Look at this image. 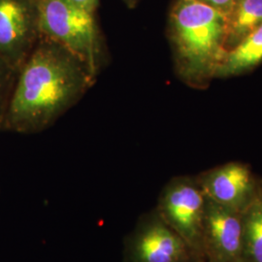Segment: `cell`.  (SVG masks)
<instances>
[{
    "label": "cell",
    "mask_w": 262,
    "mask_h": 262,
    "mask_svg": "<svg viewBox=\"0 0 262 262\" xmlns=\"http://www.w3.org/2000/svg\"><path fill=\"white\" fill-rule=\"evenodd\" d=\"M196 1L202 2L209 6H212L226 16L231 9L234 0H196Z\"/></svg>",
    "instance_id": "cell-13"
},
{
    "label": "cell",
    "mask_w": 262,
    "mask_h": 262,
    "mask_svg": "<svg viewBox=\"0 0 262 262\" xmlns=\"http://www.w3.org/2000/svg\"><path fill=\"white\" fill-rule=\"evenodd\" d=\"M73 4L79 6L80 8L86 10L91 13H96V10L98 8L99 0H69Z\"/></svg>",
    "instance_id": "cell-14"
},
{
    "label": "cell",
    "mask_w": 262,
    "mask_h": 262,
    "mask_svg": "<svg viewBox=\"0 0 262 262\" xmlns=\"http://www.w3.org/2000/svg\"><path fill=\"white\" fill-rule=\"evenodd\" d=\"M194 261L199 260L156 209L141 215L123 240L122 262Z\"/></svg>",
    "instance_id": "cell-5"
},
{
    "label": "cell",
    "mask_w": 262,
    "mask_h": 262,
    "mask_svg": "<svg viewBox=\"0 0 262 262\" xmlns=\"http://www.w3.org/2000/svg\"><path fill=\"white\" fill-rule=\"evenodd\" d=\"M262 25V0H234L226 15L225 50L235 47Z\"/></svg>",
    "instance_id": "cell-10"
},
{
    "label": "cell",
    "mask_w": 262,
    "mask_h": 262,
    "mask_svg": "<svg viewBox=\"0 0 262 262\" xmlns=\"http://www.w3.org/2000/svg\"><path fill=\"white\" fill-rule=\"evenodd\" d=\"M262 63V25L235 47L225 51L216 69L215 78L243 75Z\"/></svg>",
    "instance_id": "cell-9"
},
{
    "label": "cell",
    "mask_w": 262,
    "mask_h": 262,
    "mask_svg": "<svg viewBox=\"0 0 262 262\" xmlns=\"http://www.w3.org/2000/svg\"><path fill=\"white\" fill-rule=\"evenodd\" d=\"M246 262H262V180L242 212Z\"/></svg>",
    "instance_id": "cell-11"
},
{
    "label": "cell",
    "mask_w": 262,
    "mask_h": 262,
    "mask_svg": "<svg viewBox=\"0 0 262 262\" xmlns=\"http://www.w3.org/2000/svg\"><path fill=\"white\" fill-rule=\"evenodd\" d=\"M194 262H202V261H194Z\"/></svg>",
    "instance_id": "cell-16"
},
{
    "label": "cell",
    "mask_w": 262,
    "mask_h": 262,
    "mask_svg": "<svg viewBox=\"0 0 262 262\" xmlns=\"http://www.w3.org/2000/svg\"><path fill=\"white\" fill-rule=\"evenodd\" d=\"M41 37L39 0H0V56L18 71Z\"/></svg>",
    "instance_id": "cell-6"
},
{
    "label": "cell",
    "mask_w": 262,
    "mask_h": 262,
    "mask_svg": "<svg viewBox=\"0 0 262 262\" xmlns=\"http://www.w3.org/2000/svg\"><path fill=\"white\" fill-rule=\"evenodd\" d=\"M203 253L204 262H246L242 212L207 197Z\"/></svg>",
    "instance_id": "cell-7"
},
{
    "label": "cell",
    "mask_w": 262,
    "mask_h": 262,
    "mask_svg": "<svg viewBox=\"0 0 262 262\" xmlns=\"http://www.w3.org/2000/svg\"><path fill=\"white\" fill-rule=\"evenodd\" d=\"M196 178L210 200L238 212L249 205L259 182L249 165L237 161L207 170Z\"/></svg>",
    "instance_id": "cell-8"
},
{
    "label": "cell",
    "mask_w": 262,
    "mask_h": 262,
    "mask_svg": "<svg viewBox=\"0 0 262 262\" xmlns=\"http://www.w3.org/2000/svg\"><path fill=\"white\" fill-rule=\"evenodd\" d=\"M41 35L81 59L94 77L109 62V52L96 16L69 0H39Z\"/></svg>",
    "instance_id": "cell-3"
},
{
    "label": "cell",
    "mask_w": 262,
    "mask_h": 262,
    "mask_svg": "<svg viewBox=\"0 0 262 262\" xmlns=\"http://www.w3.org/2000/svg\"><path fill=\"white\" fill-rule=\"evenodd\" d=\"M138 1H139V0H123V2L125 3V5H126L128 8H130V9H133V8L136 7Z\"/></svg>",
    "instance_id": "cell-15"
},
{
    "label": "cell",
    "mask_w": 262,
    "mask_h": 262,
    "mask_svg": "<svg viewBox=\"0 0 262 262\" xmlns=\"http://www.w3.org/2000/svg\"><path fill=\"white\" fill-rule=\"evenodd\" d=\"M207 196L196 176L174 177L162 188L156 210L183 239L197 260L204 262L203 230Z\"/></svg>",
    "instance_id": "cell-4"
},
{
    "label": "cell",
    "mask_w": 262,
    "mask_h": 262,
    "mask_svg": "<svg viewBox=\"0 0 262 262\" xmlns=\"http://www.w3.org/2000/svg\"><path fill=\"white\" fill-rule=\"evenodd\" d=\"M226 16L196 0H175L169 11L167 37L179 79L205 90L225 53Z\"/></svg>",
    "instance_id": "cell-2"
},
{
    "label": "cell",
    "mask_w": 262,
    "mask_h": 262,
    "mask_svg": "<svg viewBox=\"0 0 262 262\" xmlns=\"http://www.w3.org/2000/svg\"><path fill=\"white\" fill-rule=\"evenodd\" d=\"M18 72L17 69L0 56V132Z\"/></svg>",
    "instance_id": "cell-12"
},
{
    "label": "cell",
    "mask_w": 262,
    "mask_h": 262,
    "mask_svg": "<svg viewBox=\"0 0 262 262\" xmlns=\"http://www.w3.org/2000/svg\"><path fill=\"white\" fill-rule=\"evenodd\" d=\"M96 80L81 59L41 35L19 68L1 132L46 130L83 98Z\"/></svg>",
    "instance_id": "cell-1"
}]
</instances>
